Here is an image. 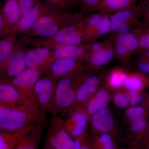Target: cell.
Returning a JSON list of instances; mask_svg holds the SVG:
<instances>
[{
  "mask_svg": "<svg viewBox=\"0 0 149 149\" xmlns=\"http://www.w3.org/2000/svg\"><path fill=\"white\" fill-rule=\"evenodd\" d=\"M149 134V119L148 121V124H147V125L146 126V129L144 130L143 133L141 134V136H140V138H139V143H138V144L140 143V142L143 139H144L145 137H146L147 136H148ZM137 144V145H138Z\"/></svg>",
  "mask_w": 149,
  "mask_h": 149,
  "instance_id": "obj_43",
  "label": "cell"
},
{
  "mask_svg": "<svg viewBox=\"0 0 149 149\" xmlns=\"http://www.w3.org/2000/svg\"><path fill=\"white\" fill-rule=\"evenodd\" d=\"M34 47L27 49L25 60L27 67L39 68L45 70L54 61L50 49L42 45H34Z\"/></svg>",
  "mask_w": 149,
  "mask_h": 149,
  "instance_id": "obj_18",
  "label": "cell"
},
{
  "mask_svg": "<svg viewBox=\"0 0 149 149\" xmlns=\"http://www.w3.org/2000/svg\"><path fill=\"white\" fill-rule=\"evenodd\" d=\"M135 61L136 71L149 76V50L143 51L137 54Z\"/></svg>",
  "mask_w": 149,
  "mask_h": 149,
  "instance_id": "obj_32",
  "label": "cell"
},
{
  "mask_svg": "<svg viewBox=\"0 0 149 149\" xmlns=\"http://www.w3.org/2000/svg\"><path fill=\"white\" fill-rule=\"evenodd\" d=\"M111 100L116 107L120 109H127L130 106L128 91L123 89L113 92Z\"/></svg>",
  "mask_w": 149,
  "mask_h": 149,
  "instance_id": "obj_31",
  "label": "cell"
},
{
  "mask_svg": "<svg viewBox=\"0 0 149 149\" xmlns=\"http://www.w3.org/2000/svg\"><path fill=\"white\" fill-rule=\"evenodd\" d=\"M139 145L140 146L139 148H138L139 149H149V134L137 145Z\"/></svg>",
  "mask_w": 149,
  "mask_h": 149,
  "instance_id": "obj_42",
  "label": "cell"
},
{
  "mask_svg": "<svg viewBox=\"0 0 149 149\" xmlns=\"http://www.w3.org/2000/svg\"><path fill=\"white\" fill-rule=\"evenodd\" d=\"M142 117L149 118V94H148L144 101L140 105L130 107L125 109L124 118L127 122Z\"/></svg>",
  "mask_w": 149,
  "mask_h": 149,
  "instance_id": "obj_28",
  "label": "cell"
},
{
  "mask_svg": "<svg viewBox=\"0 0 149 149\" xmlns=\"http://www.w3.org/2000/svg\"><path fill=\"white\" fill-rule=\"evenodd\" d=\"M122 149H139L137 148H124Z\"/></svg>",
  "mask_w": 149,
  "mask_h": 149,
  "instance_id": "obj_45",
  "label": "cell"
},
{
  "mask_svg": "<svg viewBox=\"0 0 149 149\" xmlns=\"http://www.w3.org/2000/svg\"><path fill=\"white\" fill-rule=\"evenodd\" d=\"M16 35H12L1 39L0 41V68H2L16 46Z\"/></svg>",
  "mask_w": 149,
  "mask_h": 149,
  "instance_id": "obj_27",
  "label": "cell"
},
{
  "mask_svg": "<svg viewBox=\"0 0 149 149\" xmlns=\"http://www.w3.org/2000/svg\"><path fill=\"white\" fill-rule=\"evenodd\" d=\"M57 80L45 75L37 81L34 94L36 105L41 112L45 114L50 111L55 93Z\"/></svg>",
  "mask_w": 149,
  "mask_h": 149,
  "instance_id": "obj_9",
  "label": "cell"
},
{
  "mask_svg": "<svg viewBox=\"0 0 149 149\" xmlns=\"http://www.w3.org/2000/svg\"><path fill=\"white\" fill-rule=\"evenodd\" d=\"M143 11V19H149V0H140Z\"/></svg>",
  "mask_w": 149,
  "mask_h": 149,
  "instance_id": "obj_41",
  "label": "cell"
},
{
  "mask_svg": "<svg viewBox=\"0 0 149 149\" xmlns=\"http://www.w3.org/2000/svg\"><path fill=\"white\" fill-rule=\"evenodd\" d=\"M28 133L0 131V149H14Z\"/></svg>",
  "mask_w": 149,
  "mask_h": 149,
  "instance_id": "obj_29",
  "label": "cell"
},
{
  "mask_svg": "<svg viewBox=\"0 0 149 149\" xmlns=\"http://www.w3.org/2000/svg\"><path fill=\"white\" fill-rule=\"evenodd\" d=\"M84 70L86 71L83 62L77 59L62 58L53 61L45 69L44 73L57 80L66 75Z\"/></svg>",
  "mask_w": 149,
  "mask_h": 149,
  "instance_id": "obj_15",
  "label": "cell"
},
{
  "mask_svg": "<svg viewBox=\"0 0 149 149\" xmlns=\"http://www.w3.org/2000/svg\"><path fill=\"white\" fill-rule=\"evenodd\" d=\"M143 11L141 4L111 14V29L109 35L112 38L119 34L132 32L141 26Z\"/></svg>",
  "mask_w": 149,
  "mask_h": 149,
  "instance_id": "obj_4",
  "label": "cell"
},
{
  "mask_svg": "<svg viewBox=\"0 0 149 149\" xmlns=\"http://www.w3.org/2000/svg\"><path fill=\"white\" fill-rule=\"evenodd\" d=\"M140 0H103L98 12L101 14H112L119 11L131 8Z\"/></svg>",
  "mask_w": 149,
  "mask_h": 149,
  "instance_id": "obj_23",
  "label": "cell"
},
{
  "mask_svg": "<svg viewBox=\"0 0 149 149\" xmlns=\"http://www.w3.org/2000/svg\"><path fill=\"white\" fill-rule=\"evenodd\" d=\"M114 57L113 43L111 39L102 50L89 56L83 63L86 71L93 73L100 71L107 65Z\"/></svg>",
  "mask_w": 149,
  "mask_h": 149,
  "instance_id": "obj_19",
  "label": "cell"
},
{
  "mask_svg": "<svg viewBox=\"0 0 149 149\" xmlns=\"http://www.w3.org/2000/svg\"><path fill=\"white\" fill-rule=\"evenodd\" d=\"M47 122L45 114L35 107L15 108L0 104V131L29 133Z\"/></svg>",
  "mask_w": 149,
  "mask_h": 149,
  "instance_id": "obj_1",
  "label": "cell"
},
{
  "mask_svg": "<svg viewBox=\"0 0 149 149\" xmlns=\"http://www.w3.org/2000/svg\"><path fill=\"white\" fill-rule=\"evenodd\" d=\"M86 15L59 9L41 17L33 29L24 37L31 38H50L70 25L83 19Z\"/></svg>",
  "mask_w": 149,
  "mask_h": 149,
  "instance_id": "obj_3",
  "label": "cell"
},
{
  "mask_svg": "<svg viewBox=\"0 0 149 149\" xmlns=\"http://www.w3.org/2000/svg\"><path fill=\"white\" fill-rule=\"evenodd\" d=\"M74 146L73 149H93V140L88 132L74 139Z\"/></svg>",
  "mask_w": 149,
  "mask_h": 149,
  "instance_id": "obj_36",
  "label": "cell"
},
{
  "mask_svg": "<svg viewBox=\"0 0 149 149\" xmlns=\"http://www.w3.org/2000/svg\"><path fill=\"white\" fill-rule=\"evenodd\" d=\"M89 122L93 134L105 133L112 136L115 131V120L112 112L108 107L93 114Z\"/></svg>",
  "mask_w": 149,
  "mask_h": 149,
  "instance_id": "obj_17",
  "label": "cell"
},
{
  "mask_svg": "<svg viewBox=\"0 0 149 149\" xmlns=\"http://www.w3.org/2000/svg\"><path fill=\"white\" fill-rule=\"evenodd\" d=\"M43 149H73L74 140L68 132L64 118L61 116L53 115L44 139Z\"/></svg>",
  "mask_w": 149,
  "mask_h": 149,
  "instance_id": "obj_5",
  "label": "cell"
},
{
  "mask_svg": "<svg viewBox=\"0 0 149 149\" xmlns=\"http://www.w3.org/2000/svg\"><path fill=\"white\" fill-rule=\"evenodd\" d=\"M147 50H149V19H142L138 53Z\"/></svg>",
  "mask_w": 149,
  "mask_h": 149,
  "instance_id": "obj_35",
  "label": "cell"
},
{
  "mask_svg": "<svg viewBox=\"0 0 149 149\" xmlns=\"http://www.w3.org/2000/svg\"><path fill=\"white\" fill-rule=\"evenodd\" d=\"M111 91L104 84L83 109L90 118L97 112L108 107L111 99Z\"/></svg>",
  "mask_w": 149,
  "mask_h": 149,
  "instance_id": "obj_21",
  "label": "cell"
},
{
  "mask_svg": "<svg viewBox=\"0 0 149 149\" xmlns=\"http://www.w3.org/2000/svg\"><path fill=\"white\" fill-rule=\"evenodd\" d=\"M43 74V69L27 67L14 77L9 80H7L13 84L37 108L34 97V88L37 81Z\"/></svg>",
  "mask_w": 149,
  "mask_h": 149,
  "instance_id": "obj_13",
  "label": "cell"
},
{
  "mask_svg": "<svg viewBox=\"0 0 149 149\" xmlns=\"http://www.w3.org/2000/svg\"><path fill=\"white\" fill-rule=\"evenodd\" d=\"M130 106L136 107L140 105L143 102L148 93L143 91H128Z\"/></svg>",
  "mask_w": 149,
  "mask_h": 149,
  "instance_id": "obj_37",
  "label": "cell"
},
{
  "mask_svg": "<svg viewBox=\"0 0 149 149\" xmlns=\"http://www.w3.org/2000/svg\"><path fill=\"white\" fill-rule=\"evenodd\" d=\"M86 16L80 21L62 29L51 38L38 39L45 42L59 45L87 44L84 32Z\"/></svg>",
  "mask_w": 149,
  "mask_h": 149,
  "instance_id": "obj_10",
  "label": "cell"
},
{
  "mask_svg": "<svg viewBox=\"0 0 149 149\" xmlns=\"http://www.w3.org/2000/svg\"><path fill=\"white\" fill-rule=\"evenodd\" d=\"M74 7L80 5V0H68Z\"/></svg>",
  "mask_w": 149,
  "mask_h": 149,
  "instance_id": "obj_44",
  "label": "cell"
},
{
  "mask_svg": "<svg viewBox=\"0 0 149 149\" xmlns=\"http://www.w3.org/2000/svg\"><path fill=\"white\" fill-rule=\"evenodd\" d=\"M59 9L60 8L47 2H41L22 17L18 23L11 29L7 36L17 35L19 34L26 35L33 29L36 22L41 17Z\"/></svg>",
  "mask_w": 149,
  "mask_h": 149,
  "instance_id": "obj_11",
  "label": "cell"
},
{
  "mask_svg": "<svg viewBox=\"0 0 149 149\" xmlns=\"http://www.w3.org/2000/svg\"><path fill=\"white\" fill-rule=\"evenodd\" d=\"M148 88H149V81L148 85Z\"/></svg>",
  "mask_w": 149,
  "mask_h": 149,
  "instance_id": "obj_46",
  "label": "cell"
},
{
  "mask_svg": "<svg viewBox=\"0 0 149 149\" xmlns=\"http://www.w3.org/2000/svg\"><path fill=\"white\" fill-rule=\"evenodd\" d=\"M141 29V26L132 32L119 34L111 38L113 43L114 58L123 67L127 66L133 56L139 52Z\"/></svg>",
  "mask_w": 149,
  "mask_h": 149,
  "instance_id": "obj_6",
  "label": "cell"
},
{
  "mask_svg": "<svg viewBox=\"0 0 149 149\" xmlns=\"http://www.w3.org/2000/svg\"><path fill=\"white\" fill-rule=\"evenodd\" d=\"M33 45H42L50 49L54 61L58 59L72 58L83 62L85 55L90 47V44L76 45H59L45 42L34 39L32 43Z\"/></svg>",
  "mask_w": 149,
  "mask_h": 149,
  "instance_id": "obj_12",
  "label": "cell"
},
{
  "mask_svg": "<svg viewBox=\"0 0 149 149\" xmlns=\"http://www.w3.org/2000/svg\"><path fill=\"white\" fill-rule=\"evenodd\" d=\"M0 15L2 16L4 27L0 33L1 38L7 36L11 29L16 26L21 18L18 0H7L1 10Z\"/></svg>",
  "mask_w": 149,
  "mask_h": 149,
  "instance_id": "obj_20",
  "label": "cell"
},
{
  "mask_svg": "<svg viewBox=\"0 0 149 149\" xmlns=\"http://www.w3.org/2000/svg\"><path fill=\"white\" fill-rule=\"evenodd\" d=\"M43 125H37L26 135L14 149H39L42 136Z\"/></svg>",
  "mask_w": 149,
  "mask_h": 149,
  "instance_id": "obj_25",
  "label": "cell"
},
{
  "mask_svg": "<svg viewBox=\"0 0 149 149\" xmlns=\"http://www.w3.org/2000/svg\"><path fill=\"white\" fill-rule=\"evenodd\" d=\"M107 71L93 72L85 78L77 89L75 101L70 112L84 108L104 84Z\"/></svg>",
  "mask_w": 149,
  "mask_h": 149,
  "instance_id": "obj_8",
  "label": "cell"
},
{
  "mask_svg": "<svg viewBox=\"0 0 149 149\" xmlns=\"http://www.w3.org/2000/svg\"><path fill=\"white\" fill-rule=\"evenodd\" d=\"M65 125L68 132L73 139L88 132L90 118L83 109L72 111L65 115Z\"/></svg>",
  "mask_w": 149,
  "mask_h": 149,
  "instance_id": "obj_16",
  "label": "cell"
},
{
  "mask_svg": "<svg viewBox=\"0 0 149 149\" xmlns=\"http://www.w3.org/2000/svg\"><path fill=\"white\" fill-rule=\"evenodd\" d=\"M103 0H80L79 12L85 15L98 12Z\"/></svg>",
  "mask_w": 149,
  "mask_h": 149,
  "instance_id": "obj_34",
  "label": "cell"
},
{
  "mask_svg": "<svg viewBox=\"0 0 149 149\" xmlns=\"http://www.w3.org/2000/svg\"><path fill=\"white\" fill-rule=\"evenodd\" d=\"M111 14L103 15L101 21L99 24L95 37V41L102 36L109 35L111 29Z\"/></svg>",
  "mask_w": 149,
  "mask_h": 149,
  "instance_id": "obj_33",
  "label": "cell"
},
{
  "mask_svg": "<svg viewBox=\"0 0 149 149\" xmlns=\"http://www.w3.org/2000/svg\"><path fill=\"white\" fill-rule=\"evenodd\" d=\"M93 149H116L112 136L107 133L93 134Z\"/></svg>",
  "mask_w": 149,
  "mask_h": 149,
  "instance_id": "obj_30",
  "label": "cell"
},
{
  "mask_svg": "<svg viewBox=\"0 0 149 149\" xmlns=\"http://www.w3.org/2000/svg\"><path fill=\"white\" fill-rule=\"evenodd\" d=\"M128 72L122 67H116L107 71L104 84L111 91L123 88L124 81Z\"/></svg>",
  "mask_w": 149,
  "mask_h": 149,
  "instance_id": "obj_22",
  "label": "cell"
},
{
  "mask_svg": "<svg viewBox=\"0 0 149 149\" xmlns=\"http://www.w3.org/2000/svg\"><path fill=\"white\" fill-rule=\"evenodd\" d=\"M149 76L138 71L128 72L125 77L123 88L125 91H143L148 87Z\"/></svg>",
  "mask_w": 149,
  "mask_h": 149,
  "instance_id": "obj_24",
  "label": "cell"
},
{
  "mask_svg": "<svg viewBox=\"0 0 149 149\" xmlns=\"http://www.w3.org/2000/svg\"><path fill=\"white\" fill-rule=\"evenodd\" d=\"M0 104L13 107H36L27 97L7 80H0Z\"/></svg>",
  "mask_w": 149,
  "mask_h": 149,
  "instance_id": "obj_14",
  "label": "cell"
},
{
  "mask_svg": "<svg viewBox=\"0 0 149 149\" xmlns=\"http://www.w3.org/2000/svg\"><path fill=\"white\" fill-rule=\"evenodd\" d=\"M102 16V15L98 12L90 14L85 17L84 32L87 44L95 42V37L96 31Z\"/></svg>",
  "mask_w": 149,
  "mask_h": 149,
  "instance_id": "obj_26",
  "label": "cell"
},
{
  "mask_svg": "<svg viewBox=\"0 0 149 149\" xmlns=\"http://www.w3.org/2000/svg\"><path fill=\"white\" fill-rule=\"evenodd\" d=\"M92 72L84 71L74 72L57 80L53 103L49 113L53 115H66L72 109L77 89Z\"/></svg>",
  "mask_w": 149,
  "mask_h": 149,
  "instance_id": "obj_2",
  "label": "cell"
},
{
  "mask_svg": "<svg viewBox=\"0 0 149 149\" xmlns=\"http://www.w3.org/2000/svg\"><path fill=\"white\" fill-rule=\"evenodd\" d=\"M111 40V38L109 37L108 39H105L104 40H102L100 42H94L91 43L90 47L88 49L86 55H85V58L83 61V63L89 56L102 50L107 45Z\"/></svg>",
  "mask_w": 149,
  "mask_h": 149,
  "instance_id": "obj_38",
  "label": "cell"
},
{
  "mask_svg": "<svg viewBox=\"0 0 149 149\" xmlns=\"http://www.w3.org/2000/svg\"><path fill=\"white\" fill-rule=\"evenodd\" d=\"M46 2L67 11L74 8L68 0H45Z\"/></svg>",
  "mask_w": 149,
  "mask_h": 149,
  "instance_id": "obj_40",
  "label": "cell"
},
{
  "mask_svg": "<svg viewBox=\"0 0 149 149\" xmlns=\"http://www.w3.org/2000/svg\"><path fill=\"white\" fill-rule=\"evenodd\" d=\"M33 39L22 37L17 40L11 55L2 68H0L1 80H9L21 73L27 68L25 55L27 47Z\"/></svg>",
  "mask_w": 149,
  "mask_h": 149,
  "instance_id": "obj_7",
  "label": "cell"
},
{
  "mask_svg": "<svg viewBox=\"0 0 149 149\" xmlns=\"http://www.w3.org/2000/svg\"><path fill=\"white\" fill-rule=\"evenodd\" d=\"M21 17L41 3V0H18Z\"/></svg>",
  "mask_w": 149,
  "mask_h": 149,
  "instance_id": "obj_39",
  "label": "cell"
}]
</instances>
